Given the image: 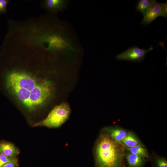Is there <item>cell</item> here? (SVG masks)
Here are the masks:
<instances>
[{"label": "cell", "mask_w": 167, "mask_h": 167, "mask_svg": "<svg viewBox=\"0 0 167 167\" xmlns=\"http://www.w3.org/2000/svg\"><path fill=\"white\" fill-rule=\"evenodd\" d=\"M125 148L107 134H101L95 147V154L98 167H125Z\"/></svg>", "instance_id": "6da1fadb"}, {"label": "cell", "mask_w": 167, "mask_h": 167, "mask_svg": "<svg viewBox=\"0 0 167 167\" xmlns=\"http://www.w3.org/2000/svg\"><path fill=\"white\" fill-rule=\"evenodd\" d=\"M122 144L128 148L140 144L138 139L134 134L131 132L127 133L122 141Z\"/></svg>", "instance_id": "7c38bea8"}, {"label": "cell", "mask_w": 167, "mask_h": 167, "mask_svg": "<svg viewBox=\"0 0 167 167\" xmlns=\"http://www.w3.org/2000/svg\"><path fill=\"white\" fill-rule=\"evenodd\" d=\"M159 16L164 17L167 18V2L160 3L156 0H153L147 9L140 23L145 25L149 24Z\"/></svg>", "instance_id": "5b68a950"}, {"label": "cell", "mask_w": 167, "mask_h": 167, "mask_svg": "<svg viewBox=\"0 0 167 167\" xmlns=\"http://www.w3.org/2000/svg\"><path fill=\"white\" fill-rule=\"evenodd\" d=\"M156 163L158 167H167V161L163 159H157Z\"/></svg>", "instance_id": "e0dca14e"}, {"label": "cell", "mask_w": 167, "mask_h": 167, "mask_svg": "<svg viewBox=\"0 0 167 167\" xmlns=\"http://www.w3.org/2000/svg\"><path fill=\"white\" fill-rule=\"evenodd\" d=\"M17 160L16 157H10L0 152V167H2L8 163L12 162Z\"/></svg>", "instance_id": "9a60e30c"}, {"label": "cell", "mask_w": 167, "mask_h": 167, "mask_svg": "<svg viewBox=\"0 0 167 167\" xmlns=\"http://www.w3.org/2000/svg\"><path fill=\"white\" fill-rule=\"evenodd\" d=\"M9 2L8 0H0V13H4L7 11V7Z\"/></svg>", "instance_id": "2e32d148"}, {"label": "cell", "mask_w": 167, "mask_h": 167, "mask_svg": "<svg viewBox=\"0 0 167 167\" xmlns=\"http://www.w3.org/2000/svg\"><path fill=\"white\" fill-rule=\"evenodd\" d=\"M109 136L113 141L118 143H122V142L127 135L126 131L120 128H112L108 130Z\"/></svg>", "instance_id": "30bf717a"}, {"label": "cell", "mask_w": 167, "mask_h": 167, "mask_svg": "<svg viewBox=\"0 0 167 167\" xmlns=\"http://www.w3.org/2000/svg\"><path fill=\"white\" fill-rule=\"evenodd\" d=\"M70 112L68 104L62 103L55 106L45 119L36 123L33 126H43L50 128L59 127L68 119Z\"/></svg>", "instance_id": "7a4b0ae2"}, {"label": "cell", "mask_w": 167, "mask_h": 167, "mask_svg": "<svg viewBox=\"0 0 167 167\" xmlns=\"http://www.w3.org/2000/svg\"><path fill=\"white\" fill-rule=\"evenodd\" d=\"M6 86L7 88L14 93L18 100L30 109L29 98L31 92L14 85H7Z\"/></svg>", "instance_id": "52a82bcc"}, {"label": "cell", "mask_w": 167, "mask_h": 167, "mask_svg": "<svg viewBox=\"0 0 167 167\" xmlns=\"http://www.w3.org/2000/svg\"><path fill=\"white\" fill-rule=\"evenodd\" d=\"M38 83L34 78L30 75L17 71L9 73L6 79V85H14L30 92L33 90Z\"/></svg>", "instance_id": "277c9868"}, {"label": "cell", "mask_w": 167, "mask_h": 167, "mask_svg": "<svg viewBox=\"0 0 167 167\" xmlns=\"http://www.w3.org/2000/svg\"><path fill=\"white\" fill-rule=\"evenodd\" d=\"M19 166L18 160L16 161L8 163L4 165L2 167H18Z\"/></svg>", "instance_id": "ac0fdd59"}, {"label": "cell", "mask_w": 167, "mask_h": 167, "mask_svg": "<svg viewBox=\"0 0 167 167\" xmlns=\"http://www.w3.org/2000/svg\"><path fill=\"white\" fill-rule=\"evenodd\" d=\"M126 158L130 167H141L143 163V158L138 155L131 153L126 155Z\"/></svg>", "instance_id": "8fae6325"}, {"label": "cell", "mask_w": 167, "mask_h": 167, "mask_svg": "<svg viewBox=\"0 0 167 167\" xmlns=\"http://www.w3.org/2000/svg\"><path fill=\"white\" fill-rule=\"evenodd\" d=\"M130 153L136 154L142 158L148 157V154L146 149L141 144L131 148H127Z\"/></svg>", "instance_id": "4fadbf2b"}, {"label": "cell", "mask_w": 167, "mask_h": 167, "mask_svg": "<svg viewBox=\"0 0 167 167\" xmlns=\"http://www.w3.org/2000/svg\"><path fill=\"white\" fill-rule=\"evenodd\" d=\"M68 3L65 0H45L43 1L42 5L49 11L56 13L65 9Z\"/></svg>", "instance_id": "ba28073f"}, {"label": "cell", "mask_w": 167, "mask_h": 167, "mask_svg": "<svg viewBox=\"0 0 167 167\" xmlns=\"http://www.w3.org/2000/svg\"><path fill=\"white\" fill-rule=\"evenodd\" d=\"M153 0H139L136 6V10L144 15L147 9L152 2Z\"/></svg>", "instance_id": "5bb4252c"}, {"label": "cell", "mask_w": 167, "mask_h": 167, "mask_svg": "<svg viewBox=\"0 0 167 167\" xmlns=\"http://www.w3.org/2000/svg\"><path fill=\"white\" fill-rule=\"evenodd\" d=\"M152 46L148 49H141L137 46L130 47L123 52L117 55L116 58L119 61L126 60L132 62H141L146 55L153 49Z\"/></svg>", "instance_id": "8992f818"}, {"label": "cell", "mask_w": 167, "mask_h": 167, "mask_svg": "<svg viewBox=\"0 0 167 167\" xmlns=\"http://www.w3.org/2000/svg\"><path fill=\"white\" fill-rule=\"evenodd\" d=\"M52 92V86L49 81H44L37 85L31 91L29 102L30 110L45 102L50 97Z\"/></svg>", "instance_id": "3957f363"}, {"label": "cell", "mask_w": 167, "mask_h": 167, "mask_svg": "<svg viewBox=\"0 0 167 167\" xmlns=\"http://www.w3.org/2000/svg\"><path fill=\"white\" fill-rule=\"evenodd\" d=\"M0 152L11 158H15L19 153V149L13 143L9 142H0Z\"/></svg>", "instance_id": "9c48e42d"}]
</instances>
